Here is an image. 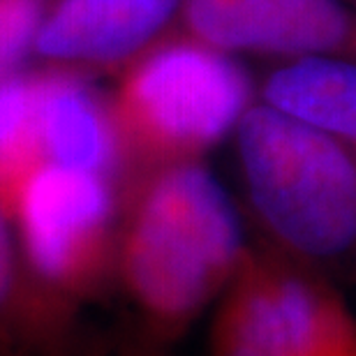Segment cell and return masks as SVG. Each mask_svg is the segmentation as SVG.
Returning <instances> with one entry per match:
<instances>
[{"label":"cell","mask_w":356,"mask_h":356,"mask_svg":"<svg viewBox=\"0 0 356 356\" xmlns=\"http://www.w3.org/2000/svg\"><path fill=\"white\" fill-rule=\"evenodd\" d=\"M181 0H51L33 56L51 67L125 70L174 31Z\"/></svg>","instance_id":"7"},{"label":"cell","mask_w":356,"mask_h":356,"mask_svg":"<svg viewBox=\"0 0 356 356\" xmlns=\"http://www.w3.org/2000/svg\"><path fill=\"white\" fill-rule=\"evenodd\" d=\"M245 195L287 259L356 282V151L254 99L234 132Z\"/></svg>","instance_id":"1"},{"label":"cell","mask_w":356,"mask_h":356,"mask_svg":"<svg viewBox=\"0 0 356 356\" xmlns=\"http://www.w3.org/2000/svg\"><path fill=\"white\" fill-rule=\"evenodd\" d=\"M259 102L356 151V60H277L259 83Z\"/></svg>","instance_id":"9"},{"label":"cell","mask_w":356,"mask_h":356,"mask_svg":"<svg viewBox=\"0 0 356 356\" xmlns=\"http://www.w3.org/2000/svg\"><path fill=\"white\" fill-rule=\"evenodd\" d=\"M252 104V79L238 58L167 33L123 70L111 99L123 162L148 174L202 160L236 132Z\"/></svg>","instance_id":"3"},{"label":"cell","mask_w":356,"mask_h":356,"mask_svg":"<svg viewBox=\"0 0 356 356\" xmlns=\"http://www.w3.org/2000/svg\"><path fill=\"white\" fill-rule=\"evenodd\" d=\"M116 209L111 178L44 162L12 204L35 270L70 282L90 264Z\"/></svg>","instance_id":"6"},{"label":"cell","mask_w":356,"mask_h":356,"mask_svg":"<svg viewBox=\"0 0 356 356\" xmlns=\"http://www.w3.org/2000/svg\"><path fill=\"white\" fill-rule=\"evenodd\" d=\"M343 356H356V347H354V350H350V352H347V354H343Z\"/></svg>","instance_id":"13"},{"label":"cell","mask_w":356,"mask_h":356,"mask_svg":"<svg viewBox=\"0 0 356 356\" xmlns=\"http://www.w3.org/2000/svg\"><path fill=\"white\" fill-rule=\"evenodd\" d=\"M174 31L234 58L356 60L350 0H181Z\"/></svg>","instance_id":"5"},{"label":"cell","mask_w":356,"mask_h":356,"mask_svg":"<svg viewBox=\"0 0 356 356\" xmlns=\"http://www.w3.org/2000/svg\"><path fill=\"white\" fill-rule=\"evenodd\" d=\"M47 162L38 120L35 72L0 79V209L12 211L19 190Z\"/></svg>","instance_id":"10"},{"label":"cell","mask_w":356,"mask_h":356,"mask_svg":"<svg viewBox=\"0 0 356 356\" xmlns=\"http://www.w3.org/2000/svg\"><path fill=\"white\" fill-rule=\"evenodd\" d=\"M35 79L47 162L116 178L125 162L109 99L76 70L49 67L35 72Z\"/></svg>","instance_id":"8"},{"label":"cell","mask_w":356,"mask_h":356,"mask_svg":"<svg viewBox=\"0 0 356 356\" xmlns=\"http://www.w3.org/2000/svg\"><path fill=\"white\" fill-rule=\"evenodd\" d=\"M350 3H352V5H354V7H356V0H350Z\"/></svg>","instance_id":"14"},{"label":"cell","mask_w":356,"mask_h":356,"mask_svg":"<svg viewBox=\"0 0 356 356\" xmlns=\"http://www.w3.org/2000/svg\"><path fill=\"white\" fill-rule=\"evenodd\" d=\"M51 0H0V79L21 72L33 56L42 19Z\"/></svg>","instance_id":"11"},{"label":"cell","mask_w":356,"mask_h":356,"mask_svg":"<svg viewBox=\"0 0 356 356\" xmlns=\"http://www.w3.org/2000/svg\"><path fill=\"white\" fill-rule=\"evenodd\" d=\"M10 284H12V245L3 220V209H0V303L5 301Z\"/></svg>","instance_id":"12"},{"label":"cell","mask_w":356,"mask_h":356,"mask_svg":"<svg viewBox=\"0 0 356 356\" xmlns=\"http://www.w3.org/2000/svg\"><path fill=\"white\" fill-rule=\"evenodd\" d=\"M356 319L329 280L296 261L250 254L225 289L213 356H343Z\"/></svg>","instance_id":"4"},{"label":"cell","mask_w":356,"mask_h":356,"mask_svg":"<svg viewBox=\"0 0 356 356\" xmlns=\"http://www.w3.org/2000/svg\"><path fill=\"white\" fill-rule=\"evenodd\" d=\"M248 257L232 197L202 160L144 174L125 234L123 266L148 317L178 326L225 294Z\"/></svg>","instance_id":"2"}]
</instances>
